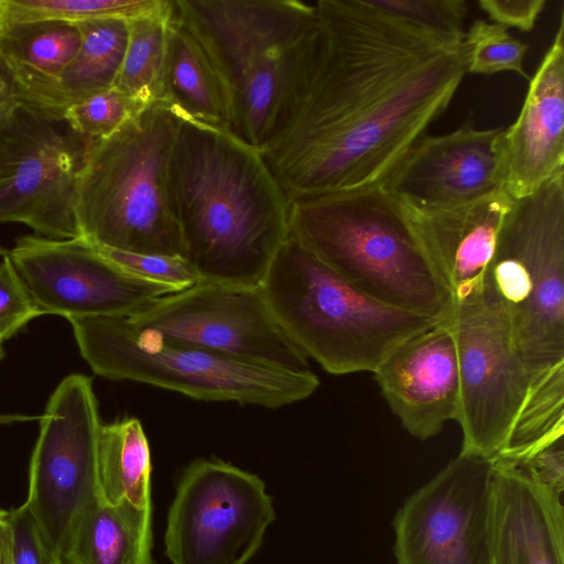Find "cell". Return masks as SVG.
Masks as SVG:
<instances>
[{
	"label": "cell",
	"instance_id": "cell-21",
	"mask_svg": "<svg viewBox=\"0 0 564 564\" xmlns=\"http://www.w3.org/2000/svg\"><path fill=\"white\" fill-rule=\"evenodd\" d=\"M164 101L180 113L230 131V100L212 57L173 9L167 23Z\"/></svg>",
	"mask_w": 564,
	"mask_h": 564
},
{
	"label": "cell",
	"instance_id": "cell-37",
	"mask_svg": "<svg viewBox=\"0 0 564 564\" xmlns=\"http://www.w3.org/2000/svg\"><path fill=\"white\" fill-rule=\"evenodd\" d=\"M0 564L12 563V533L6 517L0 521Z\"/></svg>",
	"mask_w": 564,
	"mask_h": 564
},
{
	"label": "cell",
	"instance_id": "cell-30",
	"mask_svg": "<svg viewBox=\"0 0 564 564\" xmlns=\"http://www.w3.org/2000/svg\"><path fill=\"white\" fill-rule=\"evenodd\" d=\"M143 107L112 87L72 105L63 122L86 142L98 141L115 133Z\"/></svg>",
	"mask_w": 564,
	"mask_h": 564
},
{
	"label": "cell",
	"instance_id": "cell-38",
	"mask_svg": "<svg viewBox=\"0 0 564 564\" xmlns=\"http://www.w3.org/2000/svg\"><path fill=\"white\" fill-rule=\"evenodd\" d=\"M40 419V415H23V414H0V424H9L15 422H25Z\"/></svg>",
	"mask_w": 564,
	"mask_h": 564
},
{
	"label": "cell",
	"instance_id": "cell-11",
	"mask_svg": "<svg viewBox=\"0 0 564 564\" xmlns=\"http://www.w3.org/2000/svg\"><path fill=\"white\" fill-rule=\"evenodd\" d=\"M137 325L234 359L284 371H312L278 323L260 286L199 280L128 316Z\"/></svg>",
	"mask_w": 564,
	"mask_h": 564
},
{
	"label": "cell",
	"instance_id": "cell-33",
	"mask_svg": "<svg viewBox=\"0 0 564 564\" xmlns=\"http://www.w3.org/2000/svg\"><path fill=\"white\" fill-rule=\"evenodd\" d=\"M7 521L12 533L13 564H64L25 503L8 510Z\"/></svg>",
	"mask_w": 564,
	"mask_h": 564
},
{
	"label": "cell",
	"instance_id": "cell-9",
	"mask_svg": "<svg viewBox=\"0 0 564 564\" xmlns=\"http://www.w3.org/2000/svg\"><path fill=\"white\" fill-rule=\"evenodd\" d=\"M274 519L259 476L219 459H196L169 510L165 553L172 564H246Z\"/></svg>",
	"mask_w": 564,
	"mask_h": 564
},
{
	"label": "cell",
	"instance_id": "cell-25",
	"mask_svg": "<svg viewBox=\"0 0 564 564\" xmlns=\"http://www.w3.org/2000/svg\"><path fill=\"white\" fill-rule=\"evenodd\" d=\"M150 477L151 453L141 422L126 417L101 423L97 447L100 502L151 507Z\"/></svg>",
	"mask_w": 564,
	"mask_h": 564
},
{
	"label": "cell",
	"instance_id": "cell-3",
	"mask_svg": "<svg viewBox=\"0 0 564 564\" xmlns=\"http://www.w3.org/2000/svg\"><path fill=\"white\" fill-rule=\"evenodd\" d=\"M289 203L290 237L346 282L391 307L449 322L446 278L381 184Z\"/></svg>",
	"mask_w": 564,
	"mask_h": 564
},
{
	"label": "cell",
	"instance_id": "cell-35",
	"mask_svg": "<svg viewBox=\"0 0 564 564\" xmlns=\"http://www.w3.org/2000/svg\"><path fill=\"white\" fill-rule=\"evenodd\" d=\"M479 8L488 18L506 29L514 28L522 32L534 29L546 6L545 0H480Z\"/></svg>",
	"mask_w": 564,
	"mask_h": 564
},
{
	"label": "cell",
	"instance_id": "cell-28",
	"mask_svg": "<svg viewBox=\"0 0 564 564\" xmlns=\"http://www.w3.org/2000/svg\"><path fill=\"white\" fill-rule=\"evenodd\" d=\"M171 0H0V25L97 19L133 20L164 11Z\"/></svg>",
	"mask_w": 564,
	"mask_h": 564
},
{
	"label": "cell",
	"instance_id": "cell-1",
	"mask_svg": "<svg viewBox=\"0 0 564 564\" xmlns=\"http://www.w3.org/2000/svg\"><path fill=\"white\" fill-rule=\"evenodd\" d=\"M261 153L289 202L380 185L449 107L467 46L367 0H318Z\"/></svg>",
	"mask_w": 564,
	"mask_h": 564
},
{
	"label": "cell",
	"instance_id": "cell-10",
	"mask_svg": "<svg viewBox=\"0 0 564 564\" xmlns=\"http://www.w3.org/2000/svg\"><path fill=\"white\" fill-rule=\"evenodd\" d=\"M458 360L459 397L455 421L460 453L495 459L533 382L513 341L506 312L480 291L454 304L449 319Z\"/></svg>",
	"mask_w": 564,
	"mask_h": 564
},
{
	"label": "cell",
	"instance_id": "cell-14",
	"mask_svg": "<svg viewBox=\"0 0 564 564\" xmlns=\"http://www.w3.org/2000/svg\"><path fill=\"white\" fill-rule=\"evenodd\" d=\"M495 460L459 453L393 519L397 564H490Z\"/></svg>",
	"mask_w": 564,
	"mask_h": 564
},
{
	"label": "cell",
	"instance_id": "cell-39",
	"mask_svg": "<svg viewBox=\"0 0 564 564\" xmlns=\"http://www.w3.org/2000/svg\"><path fill=\"white\" fill-rule=\"evenodd\" d=\"M8 510H4L0 507V521L6 517Z\"/></svg>",
	"mask_w": 564,
	"mask_h": 564
},
{
	"label": "cell",
	"instance_id": "cell-8",
	"mask_svg": "<svg viewBox=\"0 0 564 564\" xmlns=\"http://www.w3.org/2000/svg\"><path fill=\"white\" fill-rule=\"evenodd\" d=\"M480 290L506 312L533 381L564 365V173L513 199Z\"/></svg>",
	"mask_w": 564,
	"mask_h": 564
},
{
	"label": "cell",
	"instance_id": "cell-23",
	"mask_svg": "<svg viewBox=\"0 0 564 564\" xmlns=\"http://www.w3.org/2000/svg\"><path fill=\"white\" fill-rule=\"evenodd\" d=\"M151 507L97 501L74 521L62 556L64 564H154Z\"/></svg>",
	"mask_w": 564,
	"mask_h": 564
},
{
	"label": "cell",
	"instance_id": "cell-34",
	"mask_svg": "<svg viewBox=\"0 0 564 564\" xmlns=\"http://www.w3.org/2000/svg\"><path fill=\"white\" fill-rule=\"evenodd\" d=\"M43 315L4 253L0 262V343Z\"/></svg>",
	"mask_w": 564,
	"mask_h": 564
},
{
	"label": "cell",
	"instance_id": "cell-2",
	"mask_svg": "<svg viewBox=\"0 0 564 564\" xmlns=\"http://www.w3.org/2000/svg\"><path fill=\"white\" fill-rule=\"evenodd\" d=\"M167 187L199 280L260 286L290 236L289 198L261 151L178 112Z\"/></svg>",
	"mask_w": 564,
	"mask_h": 564
},
{
	"label": "cell",
	"instance_id": "cell-12",
	"mask_svg": "<svg viewBox=\"0 0 564 564\" xmlns=\"http://www.w3.org/2000/svg\"><path fill=\"white\" fill-rule=\"evenodd\" d=\"M100 426L91 378L82 373L65 377L40 417L24 501L61 555L75 519L88 506L100 501L97 479Z\"/></svg>",
	"mask_w": 564,
	"mask_h": 564
},
{
	"label": "cell",
	"instance_id": "cell-29",
	"mask_svg": "<svg viewBox=\"0 0 564 564\" xmlns=\"http://www.w3.org/2000/svg\"><path fill=\"white\" fill-rule=\"evenodd\" d=\"M464 43L467 46V73L514 72L529 78L523 67L529 46L513 37L505 26L476 20L465 32Z\"/></svg>",
	"mask_w": 564,
	"mask_h": 564
},
{
	"label": "cell",
	"instance_id": "cell-22",
	"mask_svg": "<svg viewBox=\"0 0 564 564\" xmlns=\"http://www.w3.org/2000/svg\"><path fill=\"white\" fill-rule=\"evenodd\" d=\"M79 43V30L73 24L0 25V57L12 75L21 108L37 111Z\"/></svg>",
	"mask_w": 564,
	"mask_h": 564
},
{
	"label": "cell",
	"instance_id": "cell-26",
	"mask_svg": "<svg viewBox=\"0 0 564 564\" xmlns=\"http://www.w3.org/2000/svg\"><path fill=\"white\" fill-rule=\"evenodd\" d=\"M172 0L164 11L129 20L128 43L115 84L142 106L164 101L167 23Z\"/></svg>",
	"mask_w": 564,
	"mask_h": 564
},
{
	"label": "cell",
	"instance_id": "cell-36",
	"mask_svg": "<svg viewBox=\"0 0 564 564\" xmlns=\"http://www.w3.org/2000/svg\"><path fill=\"white\" fill-rule=\"evenodd\" d=\"M21 108L12 75L0 57V131Z\"/></svg>",
	"mask_w": 564,
	"mask_h": 564
},
{
	"label": "cell",
	"instance_id": "cell-20",
	"mask_svg": "<svg viewBox=\"0 0 564 564\" xmlns=\"http://www.w3.org/2000/svg\"><path fill=\"white\" fill-rule=\"evenodd\" d=\"M512 202L505 189L438 208H417L399 200L409 223L445 275L454 304L479 294Z\"/></svg>",
	"mask_w": 564,
	"mask_h": 564
},
{
	"label": "cell",
	"instance_id": "cell-17",
	"mask_svg": "<svg viewBox=\"0 0 564 564\" xmlns=\"http://www.w3.org/2000/svg\"><path fill=\"white\" fill-rule=\"evenodd\" d=\"M372 373L387 404L413 437L426 441L455 421L459 376L449 322L399 344Z\"/></svg>",
	"mask_w": 564,
	"mask_h": 564
},
{
	"label": "cell",
	"instance_id": "cell-16",
	"mask_svg": "<svg viewBox=\"0 0 564 564\" xmlns=\"http://www.w3.org/2000/svg\"><path fill=\"white\" fill-rule=\"evenodd\" d=\"M503 138L505 127L477 129L469 117L452 132L424 134L381 185L417 208L459 205L503 189Z\"/></svg>",
	"mask_w": 564,
	"mask_h": 564
},
{
	"label": "cell",
	"instance_id": "cell-13",
	"mask_svg": "<svg viewBox=\"0 0 564 564\" xmlns=\"http://www.w3.org/2000/svg\"><path fill=\"white\" fill-rule=\"evenodd\" d=\"M58 123L20 108L0 131V224L82 238L76 195L87 142Z\"/></svg>",
	"mask_w": 564,
	"mask_h": 564
},
{
	"label": "cell",
	"instance_id": "cell-40",
	"mask_svg": "<svg viewBox=\"0 0 564 564\" xmlns=\"http://www.w3.org/2000/svg\"><path fill=\"white\" fill-rule=\"evenodd\" d=\"M3 356H4L3 348H2V344L0 343V360L2 359Z\"/></svg>",
	"mask_w": 564,
	"mask_h": 564
},
{
	"label": "cell",
	"instance_id": "cell-41",
	"mask_svg": "<svg viewBox=\"0 0 564 564\" xmlns=\"http://www.w3.org/2000/svg\"><path fill=\"white\" fill-rule=\"evenodd\" d=\"M6 253V251H3V249L0 247V256H3Z\"/></svg>",
	"mask_w": 564,
	"mask_h": 564
},
{
	"label": "cell",
	"instance_id": "cell-5",
	"mask_svg": "<svg viewBox=\"0 0 564 564\" xmlns=\"http://www.w3.org/2000/svg\"><path fill=\"white\" fill-rule=\"evenodd\" d=\"M260 289L286 335L332 375L373 372L399 344L443 322L371 299L290 236Z\"/></svg>",
	"mask_w": 564,
	"mask_h": 564
},
{
	"label": "cell",
	"instance_id": "cell-32",
	"mask_svg": "<svg viewBox=\"0 0 564 564\" xmlns=\"http://www.w3.org/2000/svg\"><path fill=\"white\" fill-rule=\"evenodd\" d=\"M91 246L101 257L115 265L143 280L165 284L177 291L189 288L199 281L195 270L181 257L139 253L96 245Z\"/></svg>",
	"mask_w": 564,
	"mask_h": 564
},
{
	"label": "cell",
	"instance_id": "cell-19",
	"mask_svg": "<svg viewBox=\"0 0 564 564\" xmlns=\"http://www.w3.org/2000/svg\"><path fill=\"white\" fill-rule=\"evenodd\" d=\"M494 460L490 564H564L563 492L521 465Z\"/></svg>",
	"mask_w": 564,
	"mask_h": 564
},
{
	"label": "cell",
	"instance_id": "cell-27",
	"mask_svg": "<svg viewBox=\"0 0 564 564\" xmlns=\"http://www.w3.org/2000/svg\"><path fill=\"white\" fill-rule=\"evenodd\" d=\"M564 436V365L534 380L495 459L519 463Z\"/></svg>",
	"mask_w": 564,
	"mask_h": 564
},
{
	"label": "cell",
	"instance_id": "cell-15",
	"mask_svg": "<svg viewBox=\"0 0 564 564\" xmlns=\"http://www.w3.org/2000/svg\"><path fill=\"white\" fill-rule=\"evenodd\" d=\"M6 254L43 315L128 317L150 301L178 292L126 272L83 238L28 235Z\"/></svg>",
	"mask_w": 564,
	"mask_h": 564
},
{
	"label": "cell",
	"instance_id": "cell-4",
	"mask_svg": "<svg viewBox=\"0 0 564 564\" xmlns=\"http://www.w3.org/2000/svg\"><path fill=\"white\" fill-rule=\"evenodd\" d=\"M178 112L147 105L110 137L86 143L76 214L82 238L96 246L182 258L169 198V165Z\"/></svg>",
	"mask_w": 564,
	"mask_h": 564
},
{
	"label": "cell",
	"instance_id": "cell-31",
	"mask_svg": "<svg viewBox=\"0 0 564 564\" xmlns=\"http://www.w3.org/2000/svg\"><path fill=\"white\" fill-rule=\"evenodd\" d=\"M373 8L427 33L463 41L468 13L465 0H367Z\"/></svg>",
	"mask_w": 564,
	"mask_h": 564
},
{
	"label": "cell",
	"instance_id": "cell-7",
	"mask_svg": "<svg viewBox=\"0 0 564 564\" xmlns=\"http://www.w3.org/2000/svg\"><path fill=\"white\" fill-rule=\"evenodd\" d=\"M226 86L230 132L261 150L297 50L315 22L297 0H173Z\"/></svg>",
	"mask_w": 564,
	"mask_h": 564
},
{
	"label": "cell",
	"instance_id": "cell-24",
	"mask_svg": "<svg viewBox=\"0 0 564 564\" xmlns=\"http://www.w3.org/2000/svg\"><path fill=\"white\" fill-rule=\"evenodd\" d=\"M76 25L79 47L35 112L55 122L63 121L72 105L115 87L127 48L128 20L97 19Z\"/></svg>",
	"mask_w": 564,
	"mask_h": 564
},
{
	"label": "cell",
	"instance_id": "cell-18",
	"mask_svg": "<svg viewBox=\"0 0 564 564\" xmlns=\"http://www.w3.org/2000/svg\"><path fill=\"white\" fill-rule=\"evenodd\" d=\"M505 192L528 196L564 173V13L518 118L505 128Z\"/></svg>",
	"mask_w": 564,
	"mask_h": 564
},
{
	"label": "cell",
	"instance_id": "cell-6",
	"mask_svg": "<svg viewBox=\"0 0 564 564\" xmlns=\"http://www.w3.org/2000/svg\"><path fill=\"white\" fill-rule=\"evenodd\" d=\"M80 355L91 370L204 401L281 408L312 395L313 371L296 373L230 358L141 327L122 316L70 317Z\"/></svg>",
	"mask_w": 564,
	"mask_h": 564
}]
</instances>
